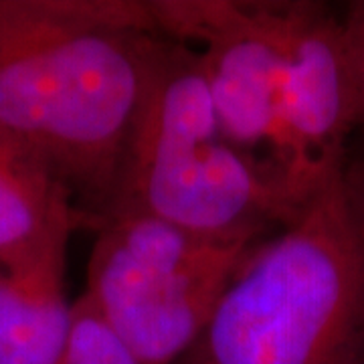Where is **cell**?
Returning <instances> with one entry per match:
<instances>
[{
    "mask_svg": "<svg viewBox=\"0 0 364 364\" xmlns=\"http://www.w3.org/2000/svg\"><path fill=\"white\" fill-rule=\"evenodd\" d=\"M164 35L142 0H0V128L67 188L85 225L116 205Z\"/></svg>",
    "mask_w": 364,
    "mask_h": 364,
    "instance_id": "6da1fadb",
    "label": "cell"
},
{
    "mask_svg": "<svg viewBox=\"0 0 364 364\" xmlns=\"http://www.w3.org/2000/svg\"><path fill=\"white\" fill-rule=\"evenodd\" d=\"M178 364H364V195L346 162L249 257Z\"/></svg>",
    "mask_w": 364,
    "mask_h": 364,
    "instance_id": "7a4b0ae2",
    "label": "cell"
},
{
    "mask_svg": "<svg viewBox=\"0 0 364 364\" xmlns=\"http://www.w3.org/2000/svg\"><path fill=\"white\" fill-rule=\"evenodd\" d=\"M304 203L225 136L200 53L166 37L112 215L140 213L198 237L239 241L279 231Z\"/></svg>",
    "mask_w": 364,
    "mask_h": 364,
    "instance_id": "3957f363",
    "label": "cell"
},
{
    "mask_svg": "<svg viewBox=\"0 0 364 364\" xmlns=\"http://www.w3.org/2000/svg\"><path fill=\"white\" fill-rule=\"evenodd\" d=\"M265 239L217 241L117 213L97 229L83 296L138 363L178 364Z\"/></svg>",
    "mask_w": 364,
    "mask_h": 364,
    "instance_id": "277c9868",
    "label": "cell"
},
{
    "mask_svg": "<svg viewBox=\"0 0 364 364\" xmlns=\"http://www.w3.org/2000/svg\"><path fill=\"white\" fill-rule=\"evenodd\" d=\"M152 13L160 35L203 43L198 53L225 136L272 170L296 198L308 200L324 181L308 174L291 140L284 65L257 2L156 0Z\"/></svg>",
    "mask_w": 364,
    "mask_h": 364,
    "instance_id": "5b68a950",
    "label": "cell"
},
{
    "mask_svg": "<svg viewBox=\"0 0 364 364\" xmlns=\"http://www.w3.org/2000/svg\"><path fill=\"white\" fill-rule=\"evenodd\" d=\"M284 65L287 128L314 181L346 162L356 130L350 63L342 18L320 2H257Z\"/></svg>",
    "mask_w": 364,
    "mask_h": 364,
    "instance_id": "8992f818",
    "label": "cell"
},
{
    "mask_svg": "<svg viewBox=\"0 0 364 364\" xmlns=\"http://www.w3.org/2000/svg\"><path fill=\"white\" fill-rule=\"evenodd\" d=\"M67 243L0 259V364H61L73 304L65 289Z\"/></svg>",
    "mask_w": 364,
    "mask_h": 364,
    "instance_id": "52a82bcc",
    "label": "cell"
},
{
    "mask_svg": "<svg viewBox=\"0 0 364 364\" xmlns=\"http://www.w3.org/2000/svg\"><path fill=\"white\" fill-rule=\"evenodd\" d=\"M83 225L47 164L0 128V259H23L67 243Z\"/></svg>",
    "mask_w": 364,
    "mask_h": 364,
    "instance_id": "ba28073f",
    "label": "cell"
},
{
    "mask_svg": "<svg viewBox=\"0 0 364 364\" xmlns=\"http://www.w3.org/2000/svg\"><path fill=\"white\" fill-rule=\"evenodd\" d=\"M61 364H140L85 296L73 301V328Z\"/></svg>",
    "mask_w": 364,
    "mask_h": 364,
    "instance_id": "9c48e42d",
    "label": "cell"
},
{
    "mask_svg": "<svg viewBox=\"0 0 364 364\" xmlns=\"http://www.w3.org/2000/svg\"><path fill=\"white\" fill-rule=\"evenodd\" d=\"M342 26L350 63L356 128H364V2L350 4V9L342 16Z\"/></svg>",
    "mask_w": 364,
    "mask_h": 364,
    "instance_id": "30bf717a",
    "label": "cell"
},
{
    "mask_svg": "<svg viewBox=\"0 0 364 364\" xmlns=\"http://www.w3.org/2000/svg\"><path fill=\"white\" fill-rule=\"evenodd\" d=\"M350 174L354 176V181H356V184H358V188L363 191V195H364V170H350Z\"/></svg>",
    "mask_w": 364,
    "mask_h": 364,
    "instance_id": "8fae6325",
    "label": "cell"
}]
</instances>
